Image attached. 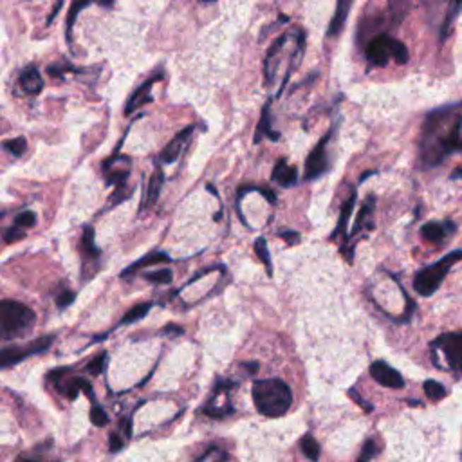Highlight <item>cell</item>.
I'll use <instances>...</instances> for the list:
<instances>
[{"label":"cell","mask_w":462,"mask_h":462,"mask_svg":"<svg viewBox=\"0 0 462 462\" xmlns=\"http://www.w3.org/2000/svg\"><path fill=\"white\" fill-rule=\"evenodd\" d=\"M253 403L257 410L267 417H280L293 405V392L282 379H260L253 383Z\"/></svg>","instance_id":"1"},{"label":"cell","mask_w":462,"mask_h":462,"mask_svg":"<svg viewBox=\"0 0 462 462\" xmlns=\"http://www.w3.org/2000/svg\"><path fill=\"white\" fill-rule=\"evenodd\" d=\"M37 316L28 306L15 300L0 301V334L11 337L31 329Z\"/></svg>","instance_id":"2"},{"label":"cell","mask_w":462,"mask_h":462,"mask_svg":"<svg viewBox=\"0 0 462 462\" xmlns=\"http://www.w3.org/2000/svg\"><path fill=\"white\" fill-rule=\"evenodd\" d=\"M366 58L376 67H383L388 64L390 58H394L398 64H406L408 62V49L403 42L388 37V35H379L374 40L366 45L365 51Z\"/></svg>","instance_id":"3"},{"label":"cell","mask_w":462,"mask_h":462,"mask_svg":"<svg viewBox=\"0 0 462 462\" xmlns=\"http://www.w3.org/2000/svg\"><path fill=\"white\" fill-rule=\"evenodd\" d=\"M457 260H462V251H454V253L444 257L441 262H437V264L419 271L414 280V289L417 291L421 296H430V294H434L435 291L439 289V286H441V282L444 280V277L448 275L451 265Z\"/></svg>","instance_id":"4"},{"label":"cell","mask_w":462,"mask_h":462,"mask_svg":"<svg viewBox=\"0 0 462 462\" xmlns=\"http://www.w3.org/2000/svg\"><path fill=\"white\" fill-rule=\"evenodd\" d=\"M52 343V336L38 337L33 343H29L28 347L21 349V347H11V349H4L0 352V366L2 369H9L15 363H21L22 359L35 356V354H42L44 350H47Z\"/></svg>","instance_id":"5"},{"label":"cell","mask_w":462,"mask_h":462,"mask_svg":"<svg viewBox=\"0 0 462 462\" xmlns=\"http://www.w3.org/2000/svg\"><path fill=\"white\" fill-rule=\"evenodd\" d=\"M330 137H333V129L330 132H327L322 139L318 141V145L314 146L313 152L309 154L306 161V179L313 181L322 177L323 173L329 170V154H327V145H329Z\"/></svg>","instance_id":"6"},{"label":"cell","mask_w":462,"mask_h":462,"mask_svg":"<svg viewBox=\"0 0 462 462\" xmlns=\"http://www.w3.org/2000/svg\"><path fill=\"white\" fill-rule=\"evenodd\" d=\"M434 349L442 350L451 369L462 370V334H442L434 342Z\"/></svg>","instance_id":"7"},{"label":"cell","mask_w":462,"mask_h":462,"mask_svg":"<svg viewBox=\"0 0 462 462\" xmlns=\"http://www.w3.org/2000/svg\"><path fill=\"white\" fill-rule=\"evenodd\" d=\"M159 80H163V71H156V73H154L145 83H141L139 87L134 91V94L129 98V101H127V107H125L127 116H130V114L136 112L139 107H143L145 103H150V101H152V94L150 93H152V87Z\"/></svg>","instance_id":"8"},{"label":"cell","mask_w":462,"mask_h":462,"mask_svg":"<svg viewBox=\"0 0 462 462\" xmlns=\"http://www.w3.org/2000/svg\"><path fill=\"white\" fill-rule=\"evenodd\" d=\"M370 376H372L379 385L388 386V388H403V386H405L403 376L385 362L372 363V365H370Z\"/></svg>","instance_id":"9"},{"label":"cell","mask_w":462,"mask_h":462,"mask_svg":"<svg viewBox=\"0 0 462 462\" xmlns=\"http://www.w3.org/2000/svg\"><path fill=\"white\" fill-rule=\"evenodd\" d=\"M193 130H195V127L193 125L183 129L181 132L177 134V136L170 141L168 145L165 146V150L161 152L159 159H161L163 163H175L177 159H179V156L183 154V150L186 149V145H188V141L192 139Z\"/></svg>","instance_id":"10"},{"label":"cell","mask_w":462,"mask_h":462,"mask_svg":"<svg viewBox=\"0 0 462 462\" xmlns=\"http://www.w3.org/2000/svg\"><path fill=\"white\" fill-rule=\"evenodd\" d=\"M18 85H21L22 93L29 94V96H37L44 88V80L42 74L38 73V69L35 65H28L22 69L21 76H18Z\"/></svg>","instance_id":"11"},{"label":"cell","mask_w":462,"mask_h":462,"mask_svg":"<svg viewBox=\"0 0 462 462\" xmlns=\"http://www.w3.org/2000/svg\"><path fill=\"white\" fill-rule=\"evenodd\" d=\"M163 183H165V173H163V170L157 166V168L154 170L152 177H150L149 188H146L145 197H143V202H141V209H146L150 208V206L156 204L157 199H159V193H161Z\"/></svg>","instance_id":"12"},{"label":"cell","mask_w":462,"mask_h":462,"mask_svg":"<svg viewBox=\"0 0 462 462\" xmlns=\"http://www.w3.org/2000/svg\"><path fill=\"white\" fill-rule=\"evenodd\" d=\"M273 181L278 183L284 188H289V186H294L298 181V172L294 166H291L286 159H278V163L273 168Z\"/></svg>","instance_id":"13"},{"label":"cell","mask_w":462,"mask_h":462,"mask_svg":"<svg viewBox=\"0 0 462 462\" xmlns=\"http://www.w3.org/2000/svg\"><path fill=\"white\" fill-rule=\"evenodd\" d=\"M350 6H352V0H337L333 21H330L329 29H327V35H329V37H336V35L342 33L343 25H345L347 22V16H349Z\"/></svg>","instance_id":"14"},{"label":"cell","mask_w":462,"mask_h":462,"mask_svg":"<svg viewBox=\"0 0 462 462\" xmlns=\"http://www.w3.org/2000/svg\"><path fill=\"white\" fill-rule=\"evenodd\" d=\"M80 390H83L85 394H88V398H94L93 386H91V383L83 378H73V379H69L65 385H60V392L64 395H67L69 399L76 398Z\"/></svg>","instance_id":"15"},{"label":"cell","mask_w":462,"mask_h":462,"mask_svg":"<svg viewBox=\"0 0 462 462\" xmlns=\"http://www.w3.org/2000/svg\"><path fill=\"white\" fill-rule=\"evenodd\" d=\"M159 262H170V257L166 253H163V251H152V253H149L146 257L141 258V260H137L136 264H132L130 267H127V270L123 271L121 275H123V277H127V275H130V273H136V271L141 270V267L159 264Z\"/></svg>","instance_id":"16"},{"label":"cell","mask_w":462,"mask_h":462,"mask_svg":"<svg viewBox=\"0 0 462 462\" xmlns=\"http://www.w3.org/2000/svg\"><path fill=\"white\" fill-rule=\"evenodd\" d=\"M262 137H270L271 141H277L278 134L275 132L273 127H271V114H270V103L265 105L264 107V112H262V117H260V123H258V129H257V136H255V141H260Z\"/></svg>","instance_id":"17"},{"label":"cell","mask_w":462,"mask_h":462,"mask_svg":"<svg viewBox=\"0 0 462 462\" xmlns=\"http://www.w3.org/2000/svg\"><path fill=\"white\" fill-rule=\"evenodd\" d=\"M446 229L448 231H454V224H451V222H448ZM446 229H444V226L442 224H437V222H428V224L422 226L421 235L426 238V241L441 242L442 238H444V235H446Z\"/></svg>","instance_id":"18"},{"label":"cell","mask_w":462,"mask_h":462,"mask_svg":"<svg viewBox=\"0 0 462 462\" xmlns=\"http://www.w3.org/2000/svg\"><path fill=\"white\" fill-rule=\"evenodd\" d=\"M354 202H356V192L350 193L349 201H347L345 204H343L342 215H340V221H337V226H336V229H334V231H333V235H330V238H336L337 235H340V233H342V231H345V229H347V221H349L350 213H352Z\"/></svg>","instance_id":"19"},{"label":"cell","mask_w":462,"mask_h":462,"mask_svg":"<svg viewBox=\"0 0 462 462\" xmlns=\"http://www.w3.org/2000/svg\"><path fill=\"white\" fill-rule=\"evenodd\" d=\"M300 448L309 461L318 462V458H320V444H318V441L313 437V435L311 434L304 435V437L300 439Z\"/></svg>","instance_id":"20"},{"label":"cell","mask_w":462,"mask_h":462,"mask_svg":"<svg viewBox=\"0 0 462 462\" xmlns=\"http://www.w3.org/2000/svg\"><path fill=\"white\" fill-rule=\"evenodd\" d=\"M94 0H73V4H71V9H69L67 15V42H71V33H73V25L76 22L78 15L81 13V9H85L87 6L93 4Z\"/></svg>","instance_id":"21"},{"label":"cell","mask_w":462,"mask_h":462,"mask_svg":"<svg viewBox=\"0 0 462 462\" xmlns=\"http://www.w3.org/2000/svg\"><path fill=\"white\" fill-rule=\"evenodd\" d=\"M150 309H152V304H139V306L132 307V309H130L129 313L123 316V320H121V325H129V323H134V322H137V320H141V318H145L146 314H149Z\"/></svg>","instance_id":"22"},{"label":"cell","mask_w":462,"mask_h":462,"mask_svg":"<svg viewBox=\"0 0 462 462\" xmlns=\"http://www.w3.org/2000/svg\"><path fill=\"white\" fill-rule=\"evenodd\" d=\"M4 149L8 150L11 156L22 157L25 154V150H28V143H25L24 137H15V139L4 141Z\"/></svg>","instance_id":"23"},{"label":"cell","mask_w":462,"mask_h":462,"mask_svg":"<svg viewBox=\"0 0 462 462\" xmlns=\"http://www.w3.org/2000/svg\"><path fill=\"white\" fill-rule=\"evenodd\" d=\"M255 251H257L258 258L264 262L265 270H267V275H271V257H270V250H267V242L265 238H257L255 241Z\"/></svg>","instance_id":"24"},{"label":"cell","mask_w":462,"mask_h":462,"mask_svg":"<svg viewBox=\"0 0 462 462\" xmlns=\"http://www.w3.org/2000/svg\"><path fill=\"white\" fill-rule=\"evenodd\" d=\"M425 394L430 399H434V401H439V399H442L444 395H446V388L437 381H426Z\"/></svg>","instance_id":"25"},{"label":"cell","mask_w":462,"mask_h":462,"mask_svg":"<svg viewBox=\"0 0 462 462\" xmlns=\"http://www.w3.org/2000/svg\"><path fill=\"white\" fill-rule=\"evenodd\" d=\"M83 246L91 257H98V255L101 253V251L96 248V244H94V229L91 228V226H87L83 231Z\"/></svg>","instance_id":"26"},{"label":"cell","mask_w":462,"mask_h":462,"mask_svg":"<svg viewBox=\"0 0 462 462\" xmlns=\"http://www.w3.org/2000/svg\"><path fill=\"white\" fill-rule=\"evenodd\" d=\"M372 208H374V197H369V199H366L365 204H363L362 212H359L358 221H356V226H354V233H356V231H359V229L365 226V221H366V217H369L370 213H372Z\"/></svg>","instance_id":"27"},{"label":"cell","mask_w":462,"mask_h":462,"mask_svg":"<svg viewBox=\"0 0 462 462\" xmlns=\"http://www.w3.org/2000/svg\"><path fill=\"white\" fill-rule=\"evenodd\" d=\"M226 458H228V455H226V451H222L221 448H209L208 451H204V454L199 457L197 462H224Z\"/></svg>","instance_id":"28"},{"label":"cell","mask_w":462,"mask_h":462,"mask_svg":"<svg viewBox=\"0 0 462 462\" xmlns=\"http://www.w3.org/2000/svg\"><path fill=\"white\" fill-rule=\"evenodd\" d=\"M91 422H93L94 426H107L109 425V415H107V412L101 408V406H93L91 408Z\"/></svg>","instance_id":"29"},{"label":"cell","mask_w":462,"mask_h":462,"mask_svg":"<svg viewBox=\"0 0 462 462\" xmlns=\"http://www.w3.org/2000/svg\"><path fill=\"white\" fill-rule=\"evenodd\" d=\"M37 224V215L33 212H22L18 213L15 217V226H18V228H33V226Z\"/></svg>","instance_id":"30"},{"label":"cell","mask_w":462,"mask_h":462,"mask_svg":"<svg viewBox=\"0 0 462 462\" xmlns=\"http://www.w3.org/2000/svg\"><path fill=\"white\" fill-rule=\"evenodd\" d=\"M146 280L154 282V284H170L172 282V271L170 270H159L156 273H146Z\"/></svg>","instance_id":"31"},{"label":"cell","mask_w":462,"mask_h":462,"mask_svg":"<svg viewBox=\"0 0 462 462\" xmlns=\"http://www.w3.org/2000/svg\"><path fill=\"white\" fill-rule=\"evenodd\" d=\"M105 363H107V354L101 352L100 356H96V358H94L93 362L88 363V365H87V370H88V372H91V374L98 376V374H101V372H103Z\"/></svg>","instance_id":"32"},{"label":"cell","mask_w":462,"mask_h":462,"mask_svg":"<svg viewBox=\"0 0 462 462\" xmlns=\"http://www.w3.org/2000/svg\"><path fill=\"white\" fill-rule=\"evenodd\" d=\"M378 454V446H376V442L372 441V439H369V441L363 444V450H362V457L358 458V462H369L370 458L374 457V455Z\"/></svg>","instance_id":"33"},{"label":"cell","mask_w":462,"mask_h":462,"mask_svg":"<svg viewBox=\"0 0 462 462\" xmlns=\"http://www.w3.org/2000/svg\"><path fill=\"white\" fill-rule=\"evenodd\" d=\"M462 9V0H454L450 6V11H448V16H446V22H444V25H442V29H444V35H446L448 31H450V24L451 21H454L455 16H457V13Z\"/></svg>","instance_id":"34"},{"label":"cell","mask_w":462,"mask_h":462,"mask_svg":"<svg viewBox=\"0 0 462 462\" xmlns=\"http://www.w3.org/2000/svg\"><path fill=\"white\" fill-rule=\"evenodd\" d=\"M74 298H76V294H74L73 291H64V293L57 298V306L60 307V309H67L74 301Z\"/></svg>","instance_id":"35"},{"label":"cell","mask_w":462,"mask_h":462,"mask_svg":"<svg viewBox=\"0 0 462 462\" xmlns=\"http://www.w3.org/2000/svg\"><path fill=\"white\" fill-rule=\"evenodd\" d=\"M25 237V233L22 231V228H18V226H13V228H9L8 231H6L4 238L6 242H15V241H22V238Z\"/></svg>","instance_id":"36"},{"label":"cell","mask_w":462,"mask_h":462,"mask_svg":"<svg viewBox=\"0 0 462 462\" xmlns=\"http://www.w3.org/2000/svg\"><path fill=\"white\" fill-rule=\"evenodd\" d=\"M121 448H123V441H121V437L120 435H116V434H112L110 435V451H120Z\"/></svg>","instance_id":"37"},{"label":"cell","mask_w":462,"mask_h":462,"mask_svg":"<svg viewBox=\"0 0 462 462\" xmlns=\"http://www.w3.org/2000/svg\"><path fill=\"white\" fill-rule=\"evenodd\" d=\"M280 237L286 242H289V244H296L300 235H298L296 231H280Z\"/></svg>","instance_id":"38"},{"label":"cell","mask_w":462,"mask_h":462,"mask_svg":"<svg viewBox=\"0 0 462 462\" xmlns=\"http://www.w3.org/2000/svg\"><path fill=\"white\" fill-rule=\"evenodd\" d=\"M349 394L352 395V398H354V401L358 403L359 406H363V408H365L366 412H370V410H372V405H369V403H366V401H363V399H362V395H358V394H356V392H354V390H350Z\"/></svg>","instance_id":"39"},{"label":"cell","mask_w":462,"mask_h":462,"mask_svg":"<svg viewBox=\"0 0 462 462\" xmlns=\"http://www.w3.org/2000/svg\"><path fill=\"white\" fill-rule=\"evenodd\" d=\"M161 333L163 334H183L185 330H183V327H177V325H173V323H168V325H166Z\"/></svg>","instance_id":"40"},{"label":"cell","mask_w":462,"mask_h":462,"mask_svg":"<svg viewBox=\"0 0 462 462\" xmlns=\"http://www.w3.org/2000/svg\"><path fill=\"white\" fill-rule=\"evenodd\" d=\"M62 4H64V0H57V4H54V8H52L51 15H49V18H47V25L51 24L52 18H54V16H57V13L60 11V9H62Z\"/></svg>","instance_id":"41"},{"label":"cell","mask_w":462,"mask_h":462,"mask_svg":"<svg viewBox=\"0 0 462 462\" xmlns=\"http://www.w3.org/2000/svg\"><path fill=\"white\" fill-rule=\"evenodd\" d=\"M98 4L103 6V8H112L114 6V0H96Z\"/></svg>","instance_id":"42"},{"label":"cell","mask_w":462,"mask_h":462,"mask_svg":"<svg viewBox=\"0 0 462 462\" xmlns=\"http://www.w3.org/2000/svg\"><path fill=\"white\" fill-rule=\"evenodd\" d=\"M244 366H248V370H250V372H257V366H258V363H246Z\"/></svg>","instance_id":"43"},{"label":"cell","mask_w":462,"mask_h":462,"mask_svg":"<svg viewBox=\"0 0 462 462\" xmlns=\"http://www.w3.org/2000/svg\"><path fill=\"white\" fill-rule=\"evenodd\" d=\"M451 179H462V168L461 170H455L454 175H451Z\"/></svg>","instance_id":"44"},{"label":"cell","mask_w":462,"mask_h":462,"mask_svg":"<svg viewBox=\"0 0 462 462\" xmlns=\"http://www.w3.org/2000/svg\"><path fill=\"white\" fill-rule=\"evenodd\" d=\"M201 2H206V4H212V2H215V0H201Z\"/></svg>","instance_id":"45"}]
</instances>
